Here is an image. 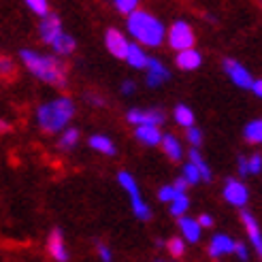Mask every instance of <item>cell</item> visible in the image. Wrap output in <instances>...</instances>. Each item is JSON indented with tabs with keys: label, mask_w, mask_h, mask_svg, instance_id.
<instances>
[{
	"label": "cell",
	"mask_w": 262,
	"mask_h": 262,
	"mask_svg": "<svg viewBox=\"0 0 262 262\" xmlns=\"http://www.w3.org/2000/svg\"><path fill=\"white\" fill-rule=\"evenodd\" d=\"M19 58L26 71L32 73L36 79H41L49 85H56V88L67 85V67H64L58 56H45L32 49H21Z\"/></svg>",
	"instance_id": "cell-1"
},
{
	"label": "cell",
	"mask_w": 262,
	"mask_h": 262,
	"mask_svg": "<svg viewBox=\"0 0 262 262\" xmlns=\"http://www.w3.org/2000/svg\"><path fill=\"white\" fill-rule=\"evenodd\" d=\"M128 32L133 38H137L139 45L145 47H160L166 38V30L158 17H154L147 11H133L128 13Z\"/></svg>",
	"instance_id": "cell-2"
},
{
	"label": "cell",
	"mask_w": 262,
	"mask_h": 262,
	"mask_svg": "<svg viewBox=\"0 0 262 262\" xmlns=\"http://www.w3.org/2000/svg\"><path fill=\"white\" fill-rule=\"evenodd\" d=\"M73 115H75V102L69 96H58L36 109V122L41 126V130L54 135V133H62L69 126Z\"/></svg>",
	"instance_id": "cell-3"
},
{
	"label": "cell",
	"mask_w": 262,
	"mask_h": 262,
	"mask_svg": "<svg viewBox=\"0 0 262 262\" xmlns=\"http://www.w3.org/2000/svg\"><path fill=\"white\" fill-rule=\"evenodd\" d=\"M117 181H120V186L128 192L130 203H133V211H135V215H137L139 220H143V222H149V220H151V209H149L145 203H143L135 177L130 175V173H126V171H122L120 175H117Z\"/></svg>",
	"instance_id": "cell-4"
},
{
	"label": "cell",
	"mask_w": 262,
	"mask_h": 262,
	"mask_svg": "<svg viewBox=\"0 0 262 262\" xmlns=\"http://www.w3.org/2000/svg\"><path fill=\"white\" fill-rule=\"evenodd\" d=\"M166 38H168V45H171L175 51L190 49V47H194V41H196L194 30L190 28V24L188 21H181V19L171 26V30H168Z\"/></svg>",
	"instance_id": "cell-5"
},
{
	"label": "cell",
	"mask_w": 262,
	"mask_h": 262,
	"mask_svg": "<svg viewBox=\"0 0 262 262\" xmlns=\"http://www.w3.org/2000/svg\"><path fill=\"white\" fill-rule=\"evenodd\" d=\"M224 71H226V75L230 77V81L234 83V85H239V88H243V90H250L252 88V75H250V71H247L243 64H239L237 60H224Z\"/></svg>",
	"instance_id": "cell-6"
},
{
	"label": "cell",
	"mask_w": 262,
	"mask_h": 262,
	"mask_svg": "<svg viewBox=\"0 0 262 262\" xmlns=\"http://www.w3.org/2000/svg\"><path fill=\"white\" fill-rule=\"evenodd\" d=\"M126 117H128V122L135 124V126H158L164 122V113L158 109H149V111L130 109Z\"/></svg>",
	"instance_id": "cell-7"
},
{
	"label": "cell",
	"mask_w": 262,
	"mask_h": 262,
	"mask_svg": "<svg viewBox=\"0 0 262 262\" xmlns=\"http://www.w3.org/2000/svg\"><path fill=\"white\" fill-rule=\"evenodd\" d=\"M104 45H107L109 54H113L115 58L124 60L126 58V51H128V38L115 28H109L107 32H104Z\"/></svg>",
	"instance_id": "cell-8"
},
{
	"label": "cell",
	"mask_w": 262,
	"mask_h": 262,
	"mask_svg": "<svg viewBox=\"0 0 262 262\" xmlns=\"http://www.w3.org/2000/svg\"><path fill=\"white\" fill-rule=\"evenodd\" d=\"M47 252L49 256L58 260V262H67L69 260V250H67V243H64V234L60 228H54L49 232V239H47Z\"/></svg>",
	"instance_id": "cell-9"
},
{
	"label": "cell",
	"mask_w": 262,
	"mask_h": 262,
	"mask_svg": "<svg viewBox=\"0 0 262 262\" xmlns=\"http://www.w3.org/2000/svg\"><path fill=\"white\" fill-rule=\"evenodd\" d=\"M145 69H147V79L145 81H147L149 88H158L164 81H168V77H171V73L166 71V67L158 58H147Z\"/></svg>",
	"instance_id": "cell-10"
},
{
	"label": "cell",
	"mask_w": 262,
	"mask_h": 262,
	"mask_svg": "<svg viewBox=\"0 0 262 262\" xmlns=\"http://www.w3.org/2000/svg\"><path fill=\"white\" fill-rule=\"evenodd\" d=\"M224 199L234 207H243L247 203V199H250V192H247V188L241 181L228 179L226 186H224Z\"/></svg>",
	"instance_id": "cell-11"
},
{
	"label": "cell",
	"mask_w": 262,
	"mask_h": 262,
	"mask_svg": "<svg viewBox=\"0 0 262 262\" xmlns=\"http://www.w3.org/2000/svg\"><path fill=\"white\" fill-rule=\"evenodd\" d=\"M64 30H62V21H60V17L58 15H45L43 17V21H41V26H38V34H41V38L49 45L54 38H58L60 34H62Z\"/></svg>",
	"instance_id": "cell-12"
},
{
	"label": "cell",
	"mask_w": 262,
	"mask_h": 262,
	"mask_svg": "<svg viewBox=\"0 0 262 262\" xmlns=\"http://www.w3.org/2000/svg\"><path fill=\"white\" fill-rule=\"evenodd\" d=\"M201 62H203V56L194 47L177 51V67L181 71H194V69H199Z\"/></svg>",
	"instance_id": "cell-13"
},
{
	"label": "cell",
	"mask_w": 262,
	"mask_h": 262,
	"mask_svg": "<svg viewBox=\"0 0 262 262\" xmlns=\"http://www.w3.org/2000/svg\"><path fill=\"white\" fill-rule=\"evenodd\" d=\"M241 220H243V224H245V228H247V234H250V241L254 243L256 252L262 256V232H260L258 222L254 220V215H252V213H247V211H243V213H241Z\"/></svg>",
	"instance_id": "cell-14"
},
{
	"label": "cell",
	"mask_w": 262,
	"mask_h": 262,
	"mask_svg": "<svg viewBox=\"0 0 262 262\" xmlns=\"http://www.w3.org/2000/svg\"><path fill=\"white\" fill-rule=\"evenodd\" d=\"M234 250V241L228 237V234H215L211 239V245H209V254L213 258H220L224 254H230Z\"/></svg>",
	"instance_id": "cell-15"
},
{
	"label": "cell",
	"mask_w": 262,
	"mask_h": 262,
	"mask_svg": "<svg viewBox=\"0 0 262 262\" xmlns=\"http://www.w3.org/2000/svg\"><path fill=\"white\" fill-rule=\"evenodd\" d=\"M147 54L143 51V47L139 43H130L128 45V51H126V62L130 64L133 69H145V64H147Z\"/></svg>",
	"instance_id": "cell-16"
},
{
	"label": "cell",
	"mask_w": 262,
	"mask_h": 262,
	"mask_svg": "<svg viewBox=\"0 0 262 262\" xmlns=\"http://www.w3.org/2000/svg\"><path fill=\"white\" fill-rule=\"evenodd\" d=\"M49 45H51V49H54L56 56H71L73 51H75V47H77L75 38H73L71 34H67V32H62V34H60L58 38H54V41H51Z\"/></svg>",
	"instance_id": "cell-17"
},
{
	"label": "cell",
	"mask_w": 262,
	"mask_h": 262,
	"mask_svg": "<svg viewBox=\"0 0 262 262\" xmlns=\"http://www.w3.org/2000/svg\"><path fill=\"white\" fill-rule=\"evenodd\" d=\"M179 228H181V234L186 237V241L190 243H196L201 239V224L192 217H179Z\"/></svg>",
	"instance_id": "cell-18"
},
{
	"label": "cell",
	"mask_w": 262,
	"mask_h": 262,
	"mask_svg": "<svg viewBox=\"0 0 262 262\" xmlns=\"http://www.w3.org/2000/svg\"><path fill=\"white\" fill-rule=\"evenodd\" d=\"M135 135L141 143H145V145H160V141H162L158 126H137Z\"/></svg>",
	"instance_id": "cell-19"
},
{
	"label": "cell",
	"mask_w": 262,
	"mask_h": 262,
	"mask_svg": "<svg viewBox=\"0 0 262 262\" xmlns=\"http://www.w3.org/2000/svg\"><path fill=\"white\" fill-rule=\"evenodd\" d=\"M90 147L94 149V151H100L104 156H115V145H113V141L109 137H104V135H94V137H90Z\"/></svg>",
	"instance_id": "cell-20"
},
{
	"label": "cell",
	"mask_w": 262,
	"mask_h": 262,
	"mask_svg": "<svg viewBox=\"0 0 262 262\" xmlns=\"http://www.w3.org/2000/svg\"><path fill=\"white\" fill-rule=\"evenodd\" d=\"M160 143H162V149H164V154L168 156V158H171V160H175V162H179V160H181L183 149H181L179 141H177L173 135H164Z\"/></svg>",
	"instance_id": "cell-21"
},
{
	"label": "cell",
	"mask_w": 262,
	"mask_h": 262,
	"mask_svg": "<svg viewBox=\"0 0 262 262\" xmlns=\"http://www.w3.org/2000/svg\"><path fill=\"white\" fill-rule=\"evenodd\" d=\"M77 141H79V130L77 128H64L62 135H60V141H58V147L60 149H73L77 145Z\"/></svg>",
	"instance_id": "cell-22"
},
{
	"label": "cell",
	"mask_w": 262,
	"mask_h": 262,
	"mask_svg": "<svg viewBox=\"0 0 262 262\" xmlns=\"http://www.w3.org/2000/svg\"><path fill=\"white\" fill-rule=\"evenodd\" d=\"M190 162L196 166V171L201 173V179H203V181H211V168L207 166V162L203 160V156L196 151L194 147H192V151H190Z\"/></svg>",
	"instance_id": "cell-23"
},
{
	"label": "cell",
	"mask_w": 262,
	"mask_h": 262,
	"mask_svg": "<svg viewBox=\"0 0 262 262\" xmlns=\"http://www.w3.org/2000/svg\"><path fill=\"white\" fill-rule=\"evenodd\" d=\"M173 115H175V122H177L179 126H183V128L194 126V113H192L190 107H186V104H177Z\"/></svg>",
	"instance_id": "cell-24"
},
{
	"label": "cell",
	"mask_w": 262,
	"mask_h": 262,
	"mask_svg": "<svg viewBox=\"0 0 262 262\" xmlns=\"http://www.w3.org/2000/svg\"><path fill=\"white\" fill-rule=\"evenodd\" d=\"M243 135H245V139L250 141V143H262V120L250 122V124L245 126Z\"/></svg>",
	"instance_id": "cell-25"
},
{
	"label": "cell",
	"mask_w": 262,
	"mask_h": 262,
	"mask_svg": "<svg viewBox=\"0 0 262 262\" xmlns=\"http://www.w3.org/2000/svg\"><path fill=\"white\" fill-rule=\"evenodd\" d=\"M188 207H190L188 196L183 194V192H177V196L171 201V211H173V215H183V213L188 211Z\"/></svg>",
	"instance_id": "cell-26"
},
{
	"label": "cell",
	"mask_w": 262,
	"mask_h": 262,
	"mask_svg": "<svg viewBox=\"0 0 262 262\" xmlns=\"http://www.w3.org/2000/svg\"><path fill=\"white\" fill-rule=\"evenodd\" d=\"M24 3L28 5V9L34 13V15H38V17L49 15V3L47 0H24Z\"/></svg>",
	"instance_id": "cell-27"
},
{
	"label": "cell",
	"mask_w": 262,
	"mask_h": 262,
	"mask_svg": "<svg viewBox=\"0 0 262 262\" xmlns=\"http://www.w3.org/2000/svg\"><path fill=\"white\" fill-rule=\"evenodd\" d=\"M0 77H3V79L15 77V62H13L9 56H0Z\"/></svg>",
	"instance_id": "cell-28"
},
{
	"label": "cell",
	"mask_w": 262,
	"mask_h": 262,
	"mask_svg": "<svg viewBox=\"0 0 262 262\" xmlns=\"http://www.w3.org/2000/svg\"><path fill=\"white\" fill-rule=\"evenodd\" d=\"M183 179L188 181V186H196V183L201 181V173L196 171V166L192 162H188L186 166H183Z\"/></svg>",
	"instance_id": "cell-29"
},
{
	"label": "cell",
	"mask_w": 262,
	"mask_h": 262,
	"mask_svg": "<svg viewBox=\"0 0 262 262\" xmlns=\"http://www.w3.org/2000/svg\"><path fill=\"white\" fill-rule=\"evenodd\" d=\"M113 3H115V9L120 13H124V15L139 9V0H113Z\"/></svg>",
	"instance_id": "cell-30"
},
{
	"label": "cell",
	"mask_w": 262,
	"mask_h": 262,
	"mask_svg": "<svg viewBox=\"0 0 262 262\" xmlns=\"http://www.w3.org/2000/svg\"><path fill=\"white\" fill-rule=\"evenodd\" d=\"M168 252H171V256H175V258H181L186 254V243H183V239L175 237V239L168 241Z\"/></svg>",
	"instance_id": "cell-31"
},
{
	"label": "cell",
	"mask_w": 262,
	"mask_h": 262,
	"mask_svg": "<svg viewBox=\"0 0 262 262\" xmlns=\"http://www.w3.org/2000/svg\"><path fill=\"white\" fill-rule=\"evenodd\" d=\"M262 171V156L260 154H254L250 160H247V173L250 175H258Z\"/></svg>",
	"instance_id": "cell-32"
},
{
	"label": "cell",
	"mask_w": 262,
	"mask_h": 262,
	"mask_svg": "<svg viewBox=\"0 0 262 262\" xmlns=\"http://www.w3.org/2000/svg\"><path fill=\"white\" fill-rule=\"evenodd\" d=\"M188 130V141L192 143V147H196V145H201V141H203V133L196 126H190V128H186Z\"/></svg>",
	"instance_id": "cell-33"
},
{
	"label": "cell",
	"mask_w": 262,
	"mask_h": 262,
	"mask_svg": "<svg viewBox=\"0 0 262 262\" xmlns=\"http://www.w3.org/2000/svg\"><path fill=\"white\" fill-rule=\"evenodd\" d=\"M158 196H160V201H162V203H171L175 196H177V190H175L173 186H164V188H160Z\"/></svg>",
	"instance_id": "cell-34"
},
{
	"label": "cell",
	"mask_w": 262,
	"mask_h": 262,
	"mask_svg": "<svg viewBox=\"0 0 262 262\" xmlns=\"http://www.w3.org/2000/svg\"><path fill=\"white\" fill-rule=\"evenodd\" d=\"M98 256H100V260H102V262H111V260H113L111 250H109L107 245H102V243H98Z\"/></svg>",
	"instance_id": "cell-35"
},
{
	"label": "cell",
	"mask_w": 262,
	"mask_h": 262,
	"mask_svg": "<svg viewBox=\"0 0 262 262\" xmlns=\"http://www.w3.org/2000/svg\"><path fill=\"white\" fill-rule=\"evenodd\" d=\"M232 252L239 256V260H247V256H250V254H247L245 243H234V250H232Z\"/></svg>",
	"instance_id": "cell-36"
},
{
	"label": "cell",
	"mask_w": 262,
	"mask_h": 262,
	"mask_svg": "<svg viewBox=\"0 0 262 262\" xmlns=\"http://www.w3.org/2000/svg\"><path fill=\"white\" fill-rule=\"evenodd\" d=\"M196 222L201 224V228H209V226L213 224V217H211V215H207V213H203V215H201L199 220H196Z\"/></svg>",
	"instance_id": "cell-37"
},
{
	"label": "cell",
	"mask_w": 262,
	"mask_h": 262,
	"mask_svg": "<svg viewBox=\"0 0 262 262\" xmlns=\"http://www.w3.org/2000/svg\"><path fill=\"white\" fill-rule=\"evenodd\" d=\"M173 188H175L177 192H186V188H188V181L183 179V175H181V177H177V181L173 183Z\"/></svg>",
	"instance_id": "cell-38"
},
{
	"label": "cell",
	"mask_w": 262,
	"mask_h": 262,
	"mask_svg": "<svg viewBox=\"0 0 262 262\" xmlns=\"http://www.w3.org/2000/svg\"><path fill=\"white\" fill-rule=\"evenodd\" d=\"M254 94L258 96V98H262V79H258V81H252V88H250Z\"/></svg>",
	"instance_id": "cell-39"
},
{
	"label": "cell",
	"mask_w": 262,
	"mask_h": 262,
	"mask_svg": "<svg viewBox=\"0 0 262 262\" xmlns=\"http://www.w3.org/2000/svg\"><path fill=\"white\" fill-rule=\"evenodd\" d=\"M122 92H124V94H133V92H135V81H124L122 83Z\"/></svg>",
	"instance_id": "cell-40"
},
{
	"label": "cell",
	"mask_w": 262,
	"mask_h": 262,
	"mask_svg": "<svg viewBox=\"0 0 262 262\" xmlns=\"http://www.w3.org/2000/svg\"><path fill=\"white\" fill-rule=\"evenodd\" d=\"M11 130V124L7 122V120H3V117H0V135H7Z\"/></svg>",
	"instance_id": "cell-41"
},
{
	"label": "cell",
	"mask_w": 262,
	"mask_h": 262,
	"mask_svg": "<svg viewBox=\"0 0 262 262\" xmlns=\"http://www.w3.org/2000/svg\"><path fill=\"white\" fill-rule=\"evenodd\" d=\"M239 173H241V175H245V173H247V160L243 158V156L239 158Z\"/></svg>",
	"instance_id": "cell-42"
},
{
	"label": "cell",
	"mask_w": 262,
	"mask_h": 262,
	"mask_svg": "<svg viewBox=\"0 0 262 262\" xmlns=\"http://www.w3.org/2000/svg\"><path fill=\"white\" fill-rule=\"evenodd\" d=\"M88 100L94 102V104H102V98H98V96H88Z\"/></svg>",
	"instance_id": "cell-43"
}]
</instances>
